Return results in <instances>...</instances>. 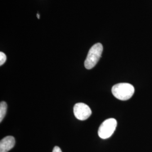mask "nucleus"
<instances>
[{
    "mask_svg": "<svg viewBox=\"0 0 152 152\" xmlns=\"http://www.w3.org/2000/svg\"><path fill=\"white\" fill-rule=\"evenodd\" d=\"M117 125V121L114 118H109L104 121L99 128V136L103 139L110 137L115 130Z\"/></svg>",
    "mask_w": 152,
    "mask_h": 152,
    "instance_id": "nucleus-3",
    "label": "nucleus"
},
{
    "mask_svg": "<svg viewBox=\"0 0 152 152\" xmlns=\"http://www.w3.org/2000/svg\"><path fill=\"white\" fill-rule=\"evenodd\" d=\"M112 92L115 98L120 100H127L133 96L135 88L130 83H120L113 86Z\"/></svg>",
    "mask_w": 152,
    "mask_h": 152,
    "instance_id": "nucleus-1",
    "label": "nucleus"
},
{
    "mask_svg": "<svg viewBox=\"0 0 152 152\" xmlns=\"http://www.w3.org/2000/svg\"><path fill=\"white\" fill-rule=\"evenodd\" d=\"M74 114L78 120L81 121L88 119L92 114V111L87 104L82 103H77L73 108Z\"/></svg>",
    "mask_w": 152,
    "mask_h": 152,
    "instance_id": "nucleus-4",
    "label": "nucleus"
},
{
    "mask_svg": "<svg viewBox=\"0 0 152 152\" xmlns=\"http://www.w3.org/2000/svg\"><path fill=\"white\" fill-rule=\"evenodd\" d=\"M6 59H7V58L6 55L4 53L1 52L0 53V65L1 66L3 65L5 63Z\"/></svg>",
    "mask_w": 152,
    "mask_h": 152,
    "instance_id": "nucleus-7",
    "label": "nucleus"
},
{
    "mask_svg": "<svg viewBox=\"0 0 152 152\" xmlns=\"http://www.w3.org/2000/svg\"><path fill=\"white\" fill-rule=\"evenodd\" d=\"M15 144V139L13 136H6L0 141V152H9Z\"/></svg>",
    "mask_w": 152,
    "mask_h": 152,
    "instance_id": "nucleus-5",
    "label": "nucleus"
},
{
    "mask_svg": "<svg viewBox=\"0 0 152 152\" xmlns=\"http://www.w3.org/2000/svg\"><path fill=\"white\" fill-rule=\"evenodd\" d=\"M37 17L38 19H39V14H37Z\"/></svg>",
    "mask_w": 152,
    "mask_h": 152,
    "instance_id": "nucleus-9",
    "label": "nucleus"
},
{
    "mask_svg": "<svg viewBox=\"0 0 152 152\" xmlns=\"http://www.w3.org/2000/svg\"><path fill=\"white\" fill-rule=\"evenodd\" d=\"M53 152H62V151L59 147L56 146L54 148Z\"/></svg>",
    "mask_w": 152,
    "mask_h": 152,
    "instance_id": "nucleus-8",
    "label": "nucleus"
},
{
    "mask_svg": "<svg viewBox=\"0 0 152 152\" xmlns=\"http://www.w3.org/2000/svg\"><path fill=\"white\" fill-rule=\"evenodd\" d=\"M7 108V105L5 102H1L0 103V122H1L5 117Z\"/></svg>",
    "mask_w": 152,
    "mask_h": 152,
    "instance_id": "nucleus-6",
    "label": "nucleus"
},
{
    "mask_svg": "<svg viewBox=\"0 0 152 152\" xmlns=\"http://www.w3.org/2000/svg\"><path fill=\"white\" fill-rule=\"evenodd\" d=\"M103 50V47L100 43L95 44L91 48L85 61V66L87 69H91L96 65L102 56Z\"/></svg>",
    "mask_w": 152,
    "mask_h": 152,
    "instance_id": "nucleus-2",
    "label": "nucleus"
}]
</instances>
